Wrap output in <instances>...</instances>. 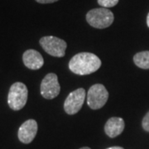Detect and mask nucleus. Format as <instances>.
<instances>
[{
    "instance_id": "obj_1",
    "label": "nucleus",
    "mask_w": 149,
    "mask_h": 149,
    "mask_svg": "<svg viewBox=\"0 0 149 149\" xmlns=\"http://www.w3.org/2000/svg\"><path fill=\"white\" fill-rule=\"evenodd\" d=\"M101 66V61L96 55L80 52L74 55L69 62V68L74 74L85 75L95 72Z\"/></svg>"
},
{
    "instance_id": "obj_8",
    "label": "nucleus",
    "mask_w": 149,
    "mask_h": 149,
    "mask_svg": "<svg viewBox=\"0 0 149 149\" xmlns=\"http://www.w3.org/2000/svg\"><path fill=\"white\" fill-rule=\"evenodd\" d=\"M37 123L34 119H28L23 123L18 129V139L22 143H32L37 133Z\"/></svg>"
},
{
    "instance_id": "obj_10",
    "label": "nucleus",
    "mask_w": 149,
    "mask_h": 149,
    "mask_svg": "<svg viewBox=\"0 0 149 149\" xmlns=\"http://www.w3.org/2000/svg\"><path fill=\"white\" fill-rule=\"evenodd\" d=\"M125 127L124 120L122 118H110L104 126V132L109 138H116L123 133Z\"/></svg>"
},
{
    "instance_id": "obj_12",
    "label": "nucleus",
    "mask_w": 149,
    "mask_h": 149,
    "mask_svg": "<svg viewBox=\"0 0 149 149\" xmlns=\"http://www.w3.org/2000/svg\"><path fill=\"white\" fill-rule=\"evenodd\" d=\"M119 0H98V3L101 6L102 8H112L114 7L118 4Z\"/></svg>"
},
{
    "instance_id": "obj_11",
    "label": "nucleus",
    "mask_w": 149,
    "mask_h": 149,
    "mask_svg": "<svg viewBox=\"0 0 149 149\" xmlns=\"http://www.w3.org/2000/svg\"><path fill=\"white\" fill-rule=\"evenodd\" d=\"M135 65L141 69H149V51L141 52L133 56Z\"/></svg>"
},
{
    "instance_id": "obj_3",
    "label": "nucleus",
    "mask_w": 149,
    "mask_h": 149,
    "mask_svg": "<svg viewBox=\"0 0 149 149\" xmlns=\"http://www.w3.org/2000/svg\"><path fill=\"white\" fill-rule=\"evenodd\" d=\"M28 96V91L26 85L22 82H16L11 85L8 95V104L14 111H18L26 105Z\"/></svg>"
},
{
    "instance_id": "obj_14",
    "label": "nucleus",
    "mask_w": 149,
    "mask_h": 149,
    "mask_svg": "<svg viewBox=\"0 0 149 149\" xmlns=\"http://www.w3.org/2000/svg\"><path fill=\"white\" fill-rule=\"evenodd\" d=\"M36 1L39 3H52L57 2L59 0H36Z\"/></svg>"
},
{
    "instance_id": "obj_4",
    "label": "nucleus",
    "mask_w": 149,
    "mask_h": 149,
    "mask_svg": "<svg viewBox=\"0 0 149 149\" xmlns=\"http://www.w3.org/2000/svg\"><path fill=\"white\" fill-rule=\"evenodd\" d=\"M41 47L49 55L55 57H63L67 44L64 40L53 36L43 37L39 41Z\"/></svg>"
},
{
    "instance_id": "obj_9",
    "label": "nucleus",
    "mask_w": 149,
    "mask_h": 149,
    "mask_svg": "<svg viewBox=\"0 0 149 149\" xmlns=\"http://www.w3.org/2000/svg\"><path fill=\"white\" fill-rule=\"evenodd\" d=\"M22 61L28 69L38 70L42 67L44 60L40 52L36 50L29 49L22 55Z\"/></svg>"
},
{
    "instance_id": "obj_5",
    "label": "nucleus",
    "mask_w": 149,
    "mask_h": 149,
    "mask_svg": "<svg viewBox=\"0 0 149 149\" xmlns=\"http://www.w3.org/2000/svg\"><path fill=\"white\" fill-rule=\"evenodd\" d=\"M109 99V92L101 84L92 85L87 93V104L92 109H100Z\"/></svg>"
},
{
    "instance_id": "obj_17",
    "label": "nucleus",
    "mask_w": 149,
    "mask_h": 149,
    "mask_svg": "<svg viewBox=\"0 0 149 149\" xmlns=\"http://www.w3.org/2000/svg\"><path fill=\"white\" fill-rule=\"evenodd\" d=\"M80 149H91V148H88V147H84V148H80Z\"/></svg>"
},
{
    "instance_id": "obj_15",
    "label": "nucleus",
    "mask_w": 149,
    "mask_h": 149,
    "mask_svg": "<svg viewBox=\"0 0 149 149\" xmlns=\"http://www.w3.org/2000/svg\"><path fill=\"white\" fill-rule=\"evenodd\" d=\"M107 149H124L123 148H121V147H111V148H109Z\"/></svg>"
},
{
    "instance_id": "obj_2",
    "label": "nucleus",
    "mask_w": 149,
    "mask_h": 149,
    "mask_svg": "<svg viewBox=\"0 0 149 149\" xmlns=\"http://www.w3.org/2000/svg\"><path fill=\"white\" fill-rule=\"evenodd\" d=\"M113 20V13L105 8L91 9L86 14L87 22L91 27L99 29H104L111 26Z\"/></svg>"
},
{
    "instance_id": "obj_16",
    "label": "nucleus",
    "mask_w": 149,
    "mask_h": 149,
    "mask_svg": "<svg viewBox=\"0 0 149 149\" xmlns=\"http://www.w3.org/2000/svg\"><path fill=\"white\" fill-rule=\"evenodd\" d=\"M147 25L149 27V13L148 14V17H147Z\"/></svg>"
},
{
    "instance_id": "obj_7",
    "label": "nucleus",
    "mask_w": 149,
    "mask_h": 149,
    "mask_svg": "<svg viewBox=\"0 0 149 149\" xmlns=\"http://www.w3.org/2000/svg\"><path fill=\"white\" fill-rule=\"evenodd\" d=\"M41 95L44 99L52 100L58 95L61 92V85L59 84L58 77L54 73H49L41 83Z\"/></svg>"
},
{
    "instance_id": "obj_6",
    "label": "nucleus",
    "mask_w": 149,
    "mask_h": 149,
    "mask_svg": "<svg viewBox=\"0 0 149 149\" xmlns=\"http://www.w3.org/2000/svg\"><path fill=\"white\" fill-rule=\"evenodd\" d=\"M85 96H86V92L83 88H80L70 92L65 100V112L70 115L77 113L83 106Z\"/></svg>"
},
{
    "instance_id": "obj_13",
    "label": "nucleus",
    "mask_w": 149,
    "mask_h": 149,
    "mask_svg": "<svg viewBox=\"0 0 149 149\" xmlns=\"http://www.w3.org/2000/svg\"><path fill=\"white\" fill-rule=\"evenodd\" d=\"M142 125H143V128L145 131L149 132V111L144 116L143 122H142Z\"/></svg>"
}]
</instances>
